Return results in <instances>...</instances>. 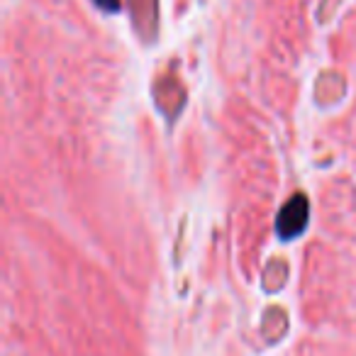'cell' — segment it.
<instances>
[{"instance_id": "7a4b0ae2", "label": "cell", "mask_w": 356, "mask_h": 356, "mask_svg": "<svg viewBox=\"0 0 356 356\" xmlns=\"http://www.w3.org/2000/svg\"><path fill=\"white\" fill-rule=\"evenodd\" d=\"M95 3H98V6L103 8V10H110V13L118 10V8H120L118 0H95Z\"/></svg>"}, {"instance_id": "6da1fadb", "label": "cell", "mask_w": 356, "mask_h": 356, "mask_svg": "<svg viewBox=\"0 0 356 356\" xmlns=\"http://www.w3.org/2000/svg\"><path fill=\"white\" fill-rule=\"evenodd\" d=\"M307 220H310V203L302 193H296L286 200L276 220V234L281 242H291L298 239L307 229Z\"/></svg>"}]
</instances>
